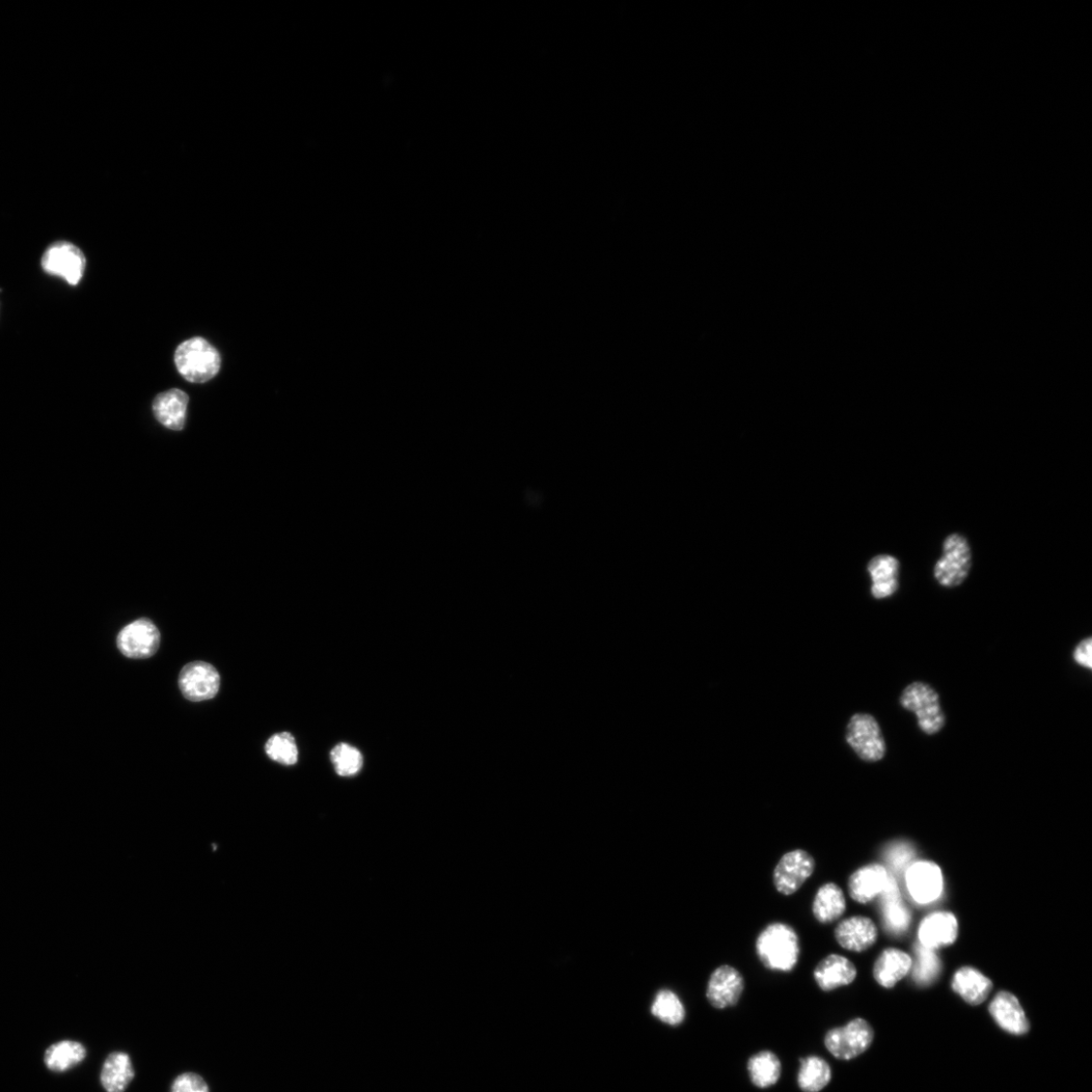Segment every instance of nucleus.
Returning a JSON list of instances; mask_svg holds the SVG:
<instances>
[{
	"label": "nucleus",
	"mask_w": 1092,
	"mask_h": 1092,
	"mask_svg": "<svg viewBox=\"0 0 1092 1092\" xmlns=\"http://www.w3.org/2000/svg\"><path fill=\"white\" fill-rule=\"evenodd\" d=\"M756 951L760 963L767 969L790 972L800 959V938L794 927L774 922L759 935Z\"/></svg>",
	"instance_id": "f257e3e1"
},
{
	"label": "nucleus",
	"mask_w": 1092,
	"mask_h": 1092,
	"mask_svg": "<svg viewBox=\"0 0 1092 1092\" xmlns=\"http://www.w3.org/2000/svg\"><path fill=\"white\" fill-rule=\"evenodd\" d=\"M900 706L914 714L917 726L926 735H935L946 725V716L939 693L931 685L916 681L908 685L899 698Z\"/></svg>",
	"instance_id": "f03ea898"
},
{
	"label": "nucleus",
	"mask_w": 1092,
	"mask_h": 1092,
	"mask_svg": "<svg viewBox=\"0 0 1092 1092\" xmlns=\"http://www.w3.org/2000/svg\"><path fill=\"white\" fill-rule=\"evenodd\" d=\"M175 362L178 372L195 384L211 380L221 369L220 353L201 337L181 343L176 351Z\"/></svg>",
	"instance_id": "7ed1b4c3"
},
{
	"label": "nucleus",
	"mask_w": 1092,
	"mask_h": 1092,
	"mask_svg": "<svg viewBox=\"0 0 1092 1092\" xmlns=\"http://www.w3.org/2000/svg\"><path fill=\"white\" fill-rule=\"evenodd\" d=\"M845 740L865 761H879L886 755V743L881 727L871 715H855L846 727Z\"/></svg>",
	"instance_id": "20e7f679"
},
{
	"label": "nucleus",
	"mask_w": 1092,
	"mask_h": 1092,
	"mask_svg": "<svg viewBox=\"0 0 1092 1092\" xmlns=\"http://www.w3.org/2000/svg\"><path fill=\"white\" fill-rule=\"evenodd\" d=\"M971 564L967 540L959 534H951L944 542L943 556L935 566L934 576L943 587H957L967 578Z\"/></svg>",
	"instance_id": "39448f33"
},
{
	"label": "nucleus",
	"mask_w": 1092,
	"mask_h": 1092,
	"mask_svg": "<svg viewBox=\"0 0 1092 1092\" xmlns=\"http://www.w3.org/2000/svg\"><path fill=\"white\" fill-rule=\"evenodd\" d=\"M874 1039V1031L863 1019L830 1030L825 1036L828 1051L837 1059L849 1061L866 1052Z\"/></svg>",
	"instance_id": "423d86ee"
},
{
	"label": "nucleus",
	"mask_w": 1092,
	"mask_h": 1092,
	"mask_svg": "<svg viewBox=\"0 0 1092 1092\" xmlns=\"http://www.w3.org/2000/svg\"><path fill=\"white\" fill-rule=\"evenodd\" d=\"M41 263L49 276L60 278L70 286H77L84 277L87 259L75 245L57 242L49 246Z\"/></svg>",
	"instance_id": "0eeeda50"
},
{
	"label": "nucleus",
	"mask_w": 1092,
	"mask_h": 1092,
	"mask_svg": "<svg viewBox=\"0 0 1092 1092\" xmlns=\"http://www.w3.org/2000/svg\"><path fill=\"white\" fill-rule=\"evenodd\" d=\"M161 642L157 626L147 618L135 620L120 632L117 644L127 658L143 660L154 655Z\"/></svg>",
	"instance_id": "6e6552de"
},
{
	"label": "nucleus",
	"mask_w": 1092,
	"mask_h": 1092,
	"mask_svg": "<svg viewBox=\"0 0 1092 1092\" xmlns=\"http://www.w3.org/2000/svg\"><path fill=\"white\" fill-rule=\"evenodd\" d=\"M178 684L184 698L191 702L213 699L220 690V674L206 662H191L179 674Z\"/></svg>",
	"instance_id": "1a4fd4ad"
},
{
	"label": "nucleus",
	"mask_w": 1092,
	"mask_h": 1092,
	"mask_svg": "<svg viewBox=\"0 0 1092 1092\" xmlns=\"http://www.w3.org/2000/svg\"><path fill=\"white\" fill-rule=\"evenodd\" d=\"M815 869L813 857L803 850H796L784 855L774 870L773 880L776 889L784 894L796 893L812 876Z\"/></svg>",
	"instance_id": "9d476101"
},
{
	"label": "nucleus",
	"mask_w": 1092,
	"mask_h": 1092,
	"mask_svg": "<svg viewBox=\"0 0 1092 1092\" xmlns=\"http://www.w3.org/2000/svg\"><path fill=\"white\" fill-rule=\"evenodd\" d=\"M745 991V979L735 968L723 965L710 976L706 997L715 1008L724 1009L740 1001Z\"/></svg>",
	"instance_id": "9b49d317"
},
{
	"label": "nucleus",
	"mask_w": 1092,
	"mask_h": 1092,
	"mask_svg": "<svg viewBox=\"0 0 1092 1092\" xmlns=\"http://www.w3.org/2000/svg\"><path fill=\"white\" fill-rule=\"evenodd\" d=\"M907 886L917 904L926 905L936 900L943 890L941 869L932 862H916L909 867Z\"/></svg>",
	"instance_id": "f8f14e48"
},
{
	"label": "nucleus",
	"mask_w": 1092,
	"mask_h": 1092,
	"mask_svg": "<svg viewBox=\"0 0 1092 1092\" xmlns=\"http://www.w3.org/2000/svg\"><path fill=\"white\" fill-rule=\"evenodd\" d=\"M835 937L843 949L864 952L877 943L878 931L872 919L866 916H852L837 925Z\"/></svg>",
	"instance_id": "ddd939ff"
},
{
	"label": "nucleus",
	"mask_w": 1092,
	"mask_h": 1092,
	"mask_svg": "<svg viewBox=\"0 0 1092 1092\" xmlns=\"http://www.w3.org/2000/svg\"><path fill=\"white\" fill-rule=\"evenodd\" d=\"M813 976L819 989L830 993L851 985L856 979L857 968L843 956L832 954L817 964Z\"/></svg>",
	"instance_id": "4468645a"
},
{
	"label": "nucleus",
	"mask_w": 1092,
	"mask_h": 1092,
	"mask_svg": "<svg viewBox=\"0 0 1092 1092\" xmlns=\"http://www.w3.org/2000/svg\"><path fill=\"white\" fill-rule=\"evenodd\" d=\"M888 879V873L882 865L864 866L854 872L849 879L850 895L857 903L868 904L884 891Z\"/></svg>",
	"instance_id": "2eb2a0df"
},
{
	"label": "nucleus",
	"mask_w": 1092,
	"mask_h": 1092,
	"mask_svg": "<svg viewBox=\"0 0 1092 1092\" xmlns=\"http://www.w3.org/2000/svg\"><path fill=\"white\" fill-rule=\"evenodd\" d=\"M958 936V922L950 913L927 916L920 923L918 937L922 946L939 949L952 945Z\"/></svg>",
	"instance_id": "dca6fc26"
},
{
	"label": "nucleus",
	"mask_w": 1092,
	"mask_h": 1092,
	"mask_svg": "<svg viewBox=\"0 0 1092 1092\" xmlns=\"http://www.w3.org/2000/svg\"><path fill=\"white\" fill-rule=\"evenodd\" d=\"M990 1013L1004 1031L1014 1034H1025L1030 1024L1018 998L1009 993L1001 992L990 1005Z\"/></svg>",
	"instance_id": "f3484780"
},
{
	"label": "nucleus",
	"mask_w": 1092,
	"mask_h": 1092,
	"mask_svg": "<svg viewBox=\"0 0 1092 1092\" xmlns=\"http://www.w3.org/2000/svg\"><path fill=\"white\" fill-rule=\"evenodd\" d=\"M188 401V396L178 389L161 393L153 402L154 416L168 429L182 430L185 426Z\"/></svg>",
	"instance_id": "a211bd4d"
},
{
	"label": "nucleus",
	"mask_w": 1092,
	"mask_h": 1092,
	"mask_svg": "<svg viewBox=\"0 0 1092 1092\" xmlns=\"http://www.w3.org/2000/svg\"><path fill=\"white\" fill-rule=\"evenodd\" d=\"M136 1075L130 1055L123 1051L109 1054L101 1068L100 1083L106 1092H125Z\"/></svg>",
	"instance_id": "6ab92c4d"
},
{
	"label": "nucleus",
	"mask_w": 1092,
	"mask_h": 1092,
	"mask_svg": "<svg viewBox=\"0 0 1092 1092\" xmlns=\"http://www.w3.org/2000/svg\"><path fill=\"white\" fill-rule=\"evenodd\" d=\"M913 967L910 956L900 950L889 948L881 953L874 965L873 975L879 985L892 989Z\"/></svg>",
	"instance_id": "aec40b11"
},
{
	"label": "nucleus",
	"mask_w": 1092,
	"mask_h": 1092,
	"mask_svg": "<svg viewBox=\"0 0 1092 1092\" xmlns=\"http://www.w3.org/2000/svg\"><path fill=\"white\" fill-rule=\"evenodd\" d=\"M993 987L991 979L971 967H964L956 972L952 981L953 991L972 1005L985 1002Z\"/></svg>",
	"instance_id": "412c9836"
},
{
	"label": "nucleus",
	"mask_w": 1092,
	"mask_h": 1092,
	"mask_svg": "<svg viewBox=\"0 0 1092 1092\" xmlns=\"http://www.w3.org/2000/svg\"><path fill=\"white\" fill-rule=\"evenodd\" d=\"M872 578V595L877 599L891 597L898 589V561L890 556L874 558L868 566Z\"/></svg>",
	"instance_id": "4be33fe9"
},
{
	"label": "nucleus",
	"mask_w": 1092,
	"mask_h": 1092,
	"mask_svg": "<svg viewBox=\"0 0 1092 1092\" xmlns=\"http://www.w3.org/2000/svg\"><path fill=\"white\" fill-rule=\"evenodd\" d=\"M881 895L882 915L888 931L904 933L911 923V913L901 900L894 878L889 876L888 883Z\"/></svg>",
	"instance_id": "5701e85b"
},
{
	"label": "nucleus",
	"mask_w": 1092,
	"mask_h": 1092,
	"mask_svg": "<svg viewBox=\"0 0 1092 1092\" xmlns=\"http://www.w3.org/2000/svg\"><path fill=\"white\" fill-rule=\"evenodd\" d=\"M845 898L842 890L835 883H827L818 889L812 904L814 917L821 923H832L845 912Z\"/></svg>",
	"instance_id": "b1692460"
},
{
	"label": "nucleus",
	"mask_w": 1092,
	"mask_h": 1092,
	"mask_svg": "<svg viewBox=\"0 0 1092 1092\" xmlns=\"http://www.w3.org/2000/svg\"><path fill=\"white\" fill-rule=\"evenodd\" d=\"M84 1045L74 1041H62L50 1046L45 1053L44 1062L53 1072H65L87 1058Z\"/></svg>",
	"instance_id": "393cba45"
},
{
	"label": "nucleus",
	"mask_w": 1092,
	"mask_h": 1092,
	"mask_svg": "<svg viewBox=\"0 0 1092 1092\" xmlns=\"http://www.w3.org/2000/svg\"><path fill=\"white\" fill-rule=\"evenodd\" d=\"M748 1072L752 1083L761 1089L775 1085L782 1073V1064L776 1054L761 1051L750 1058Z\"/></svg>",
	"instance_id": "a878e982"
},
{
	"label": "nucleus",
	"mask_w": 1092,
	"mask_h": 1092,
	"mask_svg": "<svg viewBox=\"0 0 1092 1092\" xmlns=\"http://www.w3.org/2000/svg\"><path fill=\"white\" fill-rule=\"evenodd\" d=\"M830 1064L822 1057L808 1056L800 1060L798 1083L803 1092H819L832 1080Z\"/></svg>",
	"instance_id": "bb28decb"
},
{
	"label": "nucleus",
	"mask_w": 1092,
	"mask_h": 1092,
	"mask_svg": "<svg viewBox=\"0 0 1092 1092\" xmlns=\"http://www.w3.org/2000/svg\"><path fill=\"white\" fill-rule=\"evenodd\" d=\"M651 1014L670 1026H679L684 1022L686 1010L674 993L663 991L655 997Z\"/></svg>",
	"instance_id": "cd10ccee"
},
{
	"label": "nucleus",
	"mask_w": 1092,
	"mask_h": 1092,
	"mask_svg": "<svg viewBox=\"0 0 1092 1092\" xmlns=\"http://www.w3.org/2000/svg\"><path fill=\"white\" fill-rule=\"evenodd\" d=\"M916 960L913 977L918 986H930L939 976L941 963L938 956L932 949L922 945L916 946Z\"/></svg>",
	"instance_id": "c85d7f7f"
},
{
	"label": "nucleus",
	"mask_w": 1092,
	"mask_h": 1092,
	"mask_svg": "<svg viewBox=\"0 0 1092 1092\" xmlns=\"http://www.w3.org/2000/svg\"><path fill=\"white\" fill-rule=\"evenodd\" d=\"M266 755L285 766H293L298 760V750L294 737L290 732L273 734L265 744Z\"/></svg>",
	"instance_id": "c756f323"
},
{
	"label": "nucleus",
	"mask_w": 1092,
	"mask_h": 1092,
	"mask_svg": "<svg viewBox=\"0 0 1092 1092\" xmlns=\"http://www.w3.org/2000/svg\"><path fill=\"white\" fill-rule=\"evenodd\" d=\"M331 756L335 772L341 777L357 775L364 767L363 754L359 749L348 744H338L333 748Z\"/></svg>",
	"instance_id": "7c9ffc66"
},
{
	"label": "nucleus",
	"mask_w": 1092,
	"mask_h": 1092,
	"mask_svg": "<svg viewBox=\"0 0 1092 1092\" xmlns=\"http://www.w3.org/2000/svg\"><path fill=\"white\" fill-rule=\"evenodd\" d=\"M916 856L913 846L908 842H896L888 846L885 859L897 872L905 870Z\"/></svg>",
	"instance_id": "2f4dec72"
},
{
	"label": "nucleus",
	"mask_w": 1092,
	"mask_h": 1092,
	"mask_svg": "<svg viewBox=\"0 0 1092 1092\" xmlns=\"http://www.w3.org/2000/svg\"><path fill=\"white\" fill-rule=\"evenodd\" d=\"M171 1092H210V1087L201 1075L185 1072L174 1080Z\"/></svg>",
	"instance_id": "473e14b6"
},
{
	"label": "nucleus",
	"mask_w": 1092,
	"mask_h": 1092,
	"mask_svg": "<svg viewBox=\"0 0 1092 1092\" xmlns=\"http://www.w3.org/2000/svg\"><path fill=\"white\" fill-rule=\"evenodd\" d=\"M1072 658L1079 667L1089 671L1092 669V639L1090 637L1078 643L1073 650Z\"/></svg>",
	"instance_id": "72a5a7b5"
}]
</instances>
